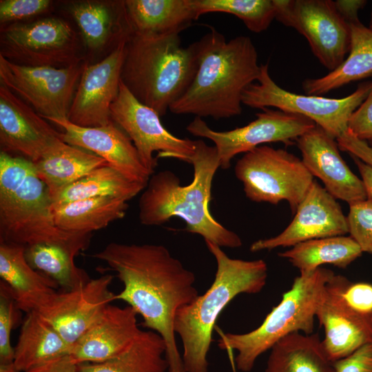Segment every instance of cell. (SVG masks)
I'll list each match as a JSON object with an SVG mask.
<instances>
[{
	"label": "cell",
	"instance_id": "obj_1",
	"mask_svg": "<svg viewBox=\"0 0 372 372\" xmlns=\"http://www.w3.org/2000/svg\"><path fill=\"white\" fill-rule=\"evenodd\" d=\"M92 256L105 262L123 282L114 300L127 302L142 317V326L165 340L169 372H185L174 320L179 308L199 296L194 273L161 245L112 242Z\"/></svg>",
	"mask_w": 372,
	"mask_h": 372
},
{
	"label": "cell",
	"instance_id": "obj_2",
	"mask_svg": "<svg viewBox=\"0 0 372 372\" xmlns=\"http://www.w3.org/2000/svg\"><path fill=\"white\" fill-rule=\"evenodd\" d=\"M198 70L191 85L169 110L175 114H193L216 120L242 113V96L258 81L260 65L251 39L238 36L227 41L211 30L194 43Z\"/></svg>",
	"mask_w": 372,
	"mask_h": 372
},
{
	"label": "cell",
	"instance_id": "obj_3",
	"mask_svg": "<svg viewBox=\"0 0 372 372\" xmlns=\"http://www.w3.org/2000/svg\"><path fill=\"white\" fill-rule=\"evenodd\" d=\"M187 163L194 167V178L187 185H180L170 170L152 175L138 201L140 223L161 225L178 216L186 223L187 231L200 235L205 242L220 247H241L239 236L218 223L209 211L213 178L220 167L216 148L196 140L194 152Z\"/></svg>",
	"mask_w": 372,
	"mask_h": 372
},
{
	"label": "cell",
	"instance_id": "obj_4",
	"mask_svg": "<svg viewBox=\"0 0 372 372\" xmlns=\"http://www.w3.org/2000/svg\"><path fill=\"white\" fill-rule=\"evenodd\" d=\"M52 199L34 163L22 156L0 153V242L25 248L38 244L63 247L76 257L86 249L92 234L59 228Z\"/></svg>",
	"mask_w": 372,
	"mask_h": 372
},
{
	"label": "cell",
	"instance_id": "obj_5",
	"mask_svg": "<svg viewBox=\"0 0 372 372\" xmlns=\"http://www.w3.org/2000/svg\"><path fill=\"white\" fill-rule=\"evenodd\" d=\"M205 243L216 262L214 280L203 295L179 308L174 320V331L183 344L185 372L208 371L207 355L221 312L238 295L260 292L267 278L268 268L263 260L231 258L218 245Z\"/></svg>",
	"mask_w": 372,
	"mask_h": 372
},
{
	"label": "cell",
	"instance_id": "obj_6",
	"mask_svg": "<svg viewBox=\"0 0 372 372\" xmlns=\"http://www.w3.org/2000/svg\"><path fill=\"white\" fill-rule=\"evenodd\" d=\"M197 70L194 43L183 47L178 33L133 32L126 41L121 79L138 101L162 116L187 91Z\"/></svg>",
	"mask_w": 372,
	"mask_h": 372
},
{
	"label": "cell",
	"instance_id": "obj_7",
	"mask_svg": "<svg viewBox=\"0 0 372 372\" xmlns=\"http://www.w3.org/2000/svg\"><path fill=\"white\" fill-rule=\"evenodd\" d=\"M333 275L331 270L322 267L300 273L258 327L245 333L221 332L218 347L236 350L237 369L249 372L260 355L285 336L296 332L312 334L325 286Z\"/></svg>",
	"mask_w": 372,
	"mask_h": 372
},
{
	"label": "cell",
	"instance_id": "obj_8",
	"mask_svg": "<svg viewBox=\"0 0 372 372\" xmlns=\"http://www.w3.org/2000/svg\"><path fill=\"white\" fill-rule=\"evenodd\" d=\"M234 174L249 200L273 205L286 200L292 213L314 180L302 159L263 145L245 153L236 162Z\"/></svg>",
	"mask_w": 372,
	"mask_h": 372
},
{
	"label": "cell",
	"instance_id": "obj_9",
	"mask_svg": "<svg viewBox=\"0 0 372 372\" xmlns=\"http://www.w3.org/2000/svg\"><path fill=\"white\" fill-rule=\"evenodd\" d=\"M258 83H252L244 91L242 103L251 108L276 107L282 112L299 114L322 128L337 139L347 130L353 112L366 99L372 81H366L350 95L341 99L291 92L280 87L271 79L269 64L260 65Z\"/></svg>",
	"mask_w": 372,
	"mask_h": 372
},
{
	"label": "cell",
	"instance_id": "obj_10",
	"mask_svg": "<svg viewBox=\"0 0 372 372\" xmlns=\"http://www.w3.org/2000/svg\"><path fill=\"white\" fill-rule=\"evenodd\" d=\"M0 55L16 64L65 68L81 61L75 32L65 21L44 18L1 25Z\"/></svg>",
	"mask_w": 372,
	"mask_h": 372
},
{
	"label": "cell",
	"instance_id": "obj_11",
	"mask_svg": "<svg viewBox=\"0 0 372 372\" xmlns=\"http://www.w3.org/2000/svg\"><path fill=\"white\" fill-rule=\"evenodd\" d=\"M85 64L81 61L65 68L31 67L0 55V83L42 118L68 119Z\"/></svg>",
	"mask_w": 372,
	"mask_h": 372
},
{
	"label": "cell",
	"instance_id": "obj_12",
	"mask_svg": "<svg viewBox=\"0 0 372 372\" xmlns=\"http://www.w3.org/2000/svg\"><path fill=\"white\" fill-rule=\"evenodd\" d=\"M275 19L293 28L309 42L312 52L330 72L345 59L351 44L349 24L331 0H273Z\"/></svg>",
	"mask_w": 372,
	"mask_h": 372
},
{
	"label": "cell",
	"instance_id": "obj_13",
	"mask_svg": "<svg viewBox=\"0 0 372 372\" xmlns=\"http://www.w3.org/2000/svg\"><path fill=\"white\" fill-rule=\"evenodd\" d=\"M311 120L299 115L265 108L247 125L229 131L211 129L200 117L196 116L186 130L189 133L209 139L214 143L220 167L228 169L234 156L247 153L265 143L282 142L291 145L300 136L315 127Z\"/></svg>",
	"mask_w": 372,
	"mask_h": 372
},
{
	"label": "cell",
	"instance_id": "obj_14",
	"mask_svg": "<svg viewBox=\"0 0 372 372\" xmlns=\"http://www.w3.org/2000/svg\"><path fill=\"white\" fill-rule=\"evenodd\" d=\"M112 120L130 138L141 161L152 175L158 158H174L188 161L194 152L195 141L180 138L164 127L159 114L138 101L121 79L118 94L110 106Z\"/></svg>",
	"mask_w": 372,
	"mask_h": 372
},
{
	"label": "cell",
	"instance_id": "obj_15",
	"mask_svg": "<svg viewBox=\"0 0 372 372\" xmlns=\"http://www.w3.org/2000/svg\"><path fill=\"white\" fill-rule=\"evenodd\" d=\"M128 39L117 43L100 62L85 64L68 113L70 122L81 127H95L112 121L110 106L118 94Z\"/></svg>",
	"mask_w": 372,
	"mask_h": 372
},
{
	"label": "cell",
	"instance_id": "obj_16",
	"mask_svg": "<svg viewBox=\"0 0 372 372\" xmlns=\"http://www.w3.org/2000/svg\"><path fill=\"white\" fill-rule=\"evenodd\" d=\"M349 223L335 198L313 180L290 224L280 234L254 242L251 252L293 247L309 240L344 236Z\"/></svg>",
	"mask_w": 372,
	"mask_h": 372
},
{
	"label": "cell",
	"instance_id": "obj_17",
	"mask_svg": "<svg viewBox=\"0 0 372 372\" xmlns=\"http://www.w3.org/2000/svg\"><path fill=\"white\" fill-rule=\"evenodd\" d=\"M113 278L105 274L90 278L72 290L58 292L39 313L72 347L114 300L116 294L110 289Z\"/></svg>",
	"mask_w": 372,
	"mask_h": 372
},
{
	"label": "cell",
	"instance_id": "obj_18",
	"mask_svg": "<svg viewBox=\"0 0 372 372\" xmlns=\"http://www.w3.org/2000/svg\"><path fill=\"white\" fill-rule=\"evenodd\" d=\"M296 141L307 169L335 199L351 205L368 198L362 180L343 160L335 138L316 125Z\"/></svg>",
	"mask_w": 372,
	"mask_h": 372
},
{
	"label": "cell",
	"instance_id": "obj_19",
	"mask_svg": "<svg viewBox=\"0 0 372 372\" xmlns=\"http://www.w3.org/2000/svg\"><path fill=\"white\" fill-rule=\"evenodd\" d=\"M45 119L3 84L0 85L1 151L37 162L60 138Z\"/></svg>",
	"mask_w": 372,
	"mask_h": 372
},
{
	"label": "cell",
	"instance_id": "obj_20",
	"mask_svg": "<svg viewBox=\"0 0 372 372\" xmlns=\"http://www.w3.org/2000/svg\"><path fill=\"white\" fill-rule=\"evenodd\" d=\"M47 120L63 130L60 138L65 143L104 158L108 165L129 180L147 184L151 174L143 164L130 138L113 121L105 126L85 127L65 118Z\"/></svg>",
	"mask_w": 372,
	"mask_h": 372
},
{
	"label": "cell",
	"instance_id": "obj_21",
	"mask_svg": "<svg viewBox=\"0 0 372 372\" xmlns=\"http://www.w3.org/2000/svg\"><path fill=\"white\" fill-rule=\"evenodd\" d=\"M130 306L110 304L100 318L74 343L70 355L78 364L101 363L125 351L141 329Z\"/></svg>",
	"mask_w": 372,
	"mask_h": 372
},
{
	"label": "cell",
	"instance_id": "obj_22",
	"mask_svg": "<svg viewBox=\"0 0 372 372\" xmlns=\"http://www.w3.org/2000/svg\"><path fill=\"white\" fill-rule=\"evenodd\" d=\"M316 319L324 331L322 347L332 362L344 358L372 343L371 318L350 309L327 283Z\"/></svg>",
	"mask_w": 372,
	"mask_h": 372
},
{
	"label": "cell",
	"instance_id": "obj_23",
	"mask_svg": "<svg viewBox=\"0 0 372 372\" xmlns=\"http://www.w3.org/2000/svg\"><path fill=\"white\" fill-rule=\"evenodd\" d=\"M0 276L10 288L19 309L41 312L54 300L58 284L27 262L25 247L0 242Z\"/></svg>",
	"mask_w": 372,
	"mask_h": 372
},
{
	"label": "cell",
	"instance_id": "obj_24",
	"mask_svg": "<svg viewBox=\"0 0 372 372\" xmlns=\"http://www.w3.org/2000/svg\"><path fill=\"white\" fill-rule=\"evenodd\" d=\"M33 163L37 176L47 186L51 199L94 169L108 165L104 158L61 139Z\"/></svg>",
	"mask_w": 372,
	"mask_h": 372
},
{
	"label": "cell",
	"instance_id": "obj_25",
	"mask_svg": "<svg viewBox=\"0 0 372 372\" xmlns=\"http://www.w3.org/2000/svg\"><path fill=\"white\" fill-rule=\"evenodd\" d=\"M124 3L133 32L136 33L180 34L198 18L192 0H126Z\"/></svg>",
	"mask_w": 372,
	"mask_h": 372
},
{
	"label": "cell",
	"instance_id": "obj_26",
	"mask_svg": "<svg viewBox=\"0 0 372 372\" xmlns=\"http://www.w3.org/2000/svg\"><path fill=\"white\" fill-rule=\"evenodd\" d=\"M348 24L351 32L348 56L325 76L305 79L302 88L307 94L321 96L351 82L372 76V30L360 21Z\"/></svg>",
	"mask_w": 372,
	"mask_h": 372
},
{
	"label": "cell",
	"instance_id": "obj_27",
	"mask_svg": "<svg viewBox=\"0 0 372 372\" xmlns=\"http://www.w3.org/2000/svg\"><path fill=\"white\" fill-rule=\"evenodd\" d=\"M72 347L38 311L26 313L17 343L14 363L24 372L50 360L70 354Z\"/></svg>",
	"mask_w": 372,
	"mask_h": 372
},
{
	"label": "cell",
	"instance_id": "obj_28",
	"mask_svg": "<svg viewBox=\"0 0 372 372\" xmlns=\"http://www.w3.org/2000/svg\"><path fill=\"white\" fill-rule=\"evenodd\" d=\"M127 201L112 196H99L52 205L55 225L61 229L79 234H92L123 218Z\"/></svg>",
	"mask_w": 372,
	"mask_h": 372
},
{
	"label": "cell",
	"instance_id": "obj_29",
	"mask_svg": "<svg viewBox=\"0 0 372 372\" xmlns=\"http://www.w3.org/2000/svg\"><path fill=\"white\" fill-rule=\"evenodd\" d=\"M270 350L265 372H335L316 333H293Z\"/></svg>",
	"mask_w": 372,
	"mask_h": 372
},
{
	"label": "cell",
	"instance_id": "obj_30",
	"mask_svg": "<svg viewBox=\"0 0 372 372\" xmlns=\"http://www.w3.org/2000/svg\"><path fill=\"white\" fill-rule=\"evenodd\" d=\"M362 253L358 242L351 236L344 235L304 241L278 256L298 269L300 273H307L323 265L345 269Z\"/></svg>",
	"mask_w": 372,
	"mask_h": 372
},
{
	"label": "cell",
	"instance_id": "obj_31",
	"mask_svg": "<svg viewBox=\"0 0 372 372\" xmlns=\"http://www.w3.org/2000/svg\"><path fill=\"white\" fill-rule=\"evenodd\" d=\"M166 344L157 332L143 331L116 357L101 363L79 364L80 372H169Z\"/></svg>",
	"mask_w": 372,
	"mask_h": 372
},
{
	"label": "cell",
	"instance_id": "obj_32",
	"mask_svg": "<svg viewBox=\"0 0 372 372\" xmlns=\"http://www.w3.org/2000/svg\"><path fill=\"white\" fill-rule=\"evenodd\" d=\"M146 185L129 180L107 165L94 169L62 189L52 198V205L99 196H112L127 201L143 191Z\"/></svg>",
	"mask_w": 372,
	"mask_h": 372
},
{
	"label": "cell",
	"instance_id": "obj_33",
	"mask_svg": "<svg viewBox=\"0 0 372 372\" xmlns=\"http://www.w3.org/2000/svg\"><path fill=\"white\" fill-rule=\"evenodd\" d=\"M70 12L76 21L85 44L91 50L103 48L113 28L132 29L125 6L117 14L102 3L84 1L72 3Z\"/></svg>",
	"mask_w": 372,
	"mask_h": 372
},
{
	"label": "cell",
	"instance_id": "obj_34",
	"mask_svg": "<svg viewBox=\"0 0 372 372\" xmlns=\"http://www.w3.org/2000/svg\"><path fill=\"white\" fill-rule=\"evenodd\" d=\"M29 265L54 280L63 291L72 290L87 282L86 272L77 267L75 257L61 247L38 244L25 248Z\"/></svg>",
	"mask_w": 372,
	"mask_h": 372
},
{
	"label": "cell",
	"instance_id": "obj_35",
	"mask_svg": "<svg viewBox=\"0 0 372 372\" xmlns=\"http://www.w3.org/2000/svg\"><path fill=\"white\" fill-rule=\"evenodd\" d=\"M198 17L209 12L233 14L251 32L266 30L276 17L273 0H192Z\"/></svg>",
	"mask_w": 372,
	"mask_h": 372
},
{
	"label": "cell",
	"instance_id": "obj_36",
	"mask_svg": "<svg viewBox=\"0 0 372 372\" xmlns=\"http://www.w3.org/2000/svg\"><path fill=\"white\" fill-rule=\"evenodd\" d=\"M8 286L0 281V363L14 362L11 331L20 320V311Z\"/></svg>",
	"mask_w": 372,
	"mask_h": 372
},
{
	"label": "cell",
	"instance_id": "obj_37",
	"mask_svg": "<svg viewBox=\"0 0 372 372\" xmlns=\"http://www.w3.org/2000/svg\"><path fill=\"white\" fill-rule=\"evenodd\" d=\"M327 284L350 309L360 315L371 318L372 284L351 282L347 278L335 274Z\"/></svg>",
	"mask_w": 372,
	"mask_h": 372
},
{
	"label": "cell",
	"instance_id": "obj_38",
	"mask_svg": "<svg viewBox=\"0 0 372 372\" xmlns=\"http://www.w3.org/2000/svg\"><path fill=\"white\" fill-rule=\"evenodd\" d=\"M350 236L362 252L372 254V200L349 205L347 216Z\"/></svg>",
	"mask_w": 372,
	"mask_h": 372
},
{
	"label": "cell",
	"instance_id": "obj_39",
	"mask_svg": "<svg viewBox=\"0 0 372 372\" xmlns=\"http://www.w3.org/2000/svg\"><path fill=\"white\" fill-rule=\"evenodd\" d=\"M50 4L49 0H1V24H8L43 13L48 10Z\"/></svg>",
	"mask_w": 372,
	"mask_h": 372
},
{
	"label": "cell",
	"instance_id": "obj_40",
	"mask_svg": "<svg viewBox=\"0 0 372 372\" xmlns=\"http://www.w3.org/2000/svg\"><path fill=\"white\" fill-rule=\"evenodd\" d=\"M347 130L360 140L372 141V87L366 99L350 116Z\"/></svg>",
	"mask_w": 372,
	"mask_h": 372
},
{
	"label": "cell",
	"instance_id": "obj_41",
	"mask_svg": "<svg viewBox=\"0 0 372 372\" xmlns=\"http://www.w3.org/2000/svg\"><path fill=\"white\" fill-rule=\"evenodd\" d=\"M335 372H372V343L333 362Z\"/></svg>",
	"mask_w": 372,
	"mask_h": 372
},
{
	"label": "cell",
	"instance_id": "obj_42",
	"mask_svg": "<svg viewBox=\"0 0 372 372\" xmlns=\"http://www.w3.org/2000/svg\"><path fill=\"white\" fill-rule=\"evenodd\" d=\"M339 148L372 167V147L347 130L337 139Z\"/></svg>",
	"mask_w": 372,
	"mask_h": 372
},
{
	"label": "cell",
	"instance_id": "obj_43",
	"mask_svg": "<svg viewBox=\"0 0 372 372\" xmlns=\"http://www.w3.org/2000/svg\"><path fill=\"white\" fill-rule=\"evenodd\" d=\"M24 372H80L79 364L70 354L59 356Z\"/></svg>",
	"mask_w": 372,
	"mask_h": 372
},
{
	"label": "cell",
	"instance_id": "obj_44",
	"mask_svg": "<svg viewBox=\"0 0 372 372\" xmlns=\"http://www.w3.org/2000/svg\"><path fill=\"white\" fill-rule=\"evenodd\" d=\"M366 2L364 0H337L334 4L343 19L350 23L360 21L358 12L364 7Z\"/></svg>",
	"mask_w": 372,
	"mask_h": 372
},
{
	"label": "cell",
	"instance_id": "obj_45",
	"mask_svg": "<svg viewBox=\"0 0 372 372\" xmlns=\"http://www.w3.org/2000/svg\"><path fill=\"white\" fill-rule=\"evenodd\" d=\"M356 165L361 176L368 198L372 200V167L358 158L357 157L350 155Z\"/></svg>",
	"mask_w": 372,
	"mask_h": 372
},
{
	"label": "cell",
	"instance_id": "obj_46",
	"mask_svg": "<svg viewBox=\"0 0 372 372\" xmlns=\"http://www.w3.org/2000/svg\"><path fill=\"white\" fill-rule=\"evenodd\" d=\"M0 372H21L16 367L14 362L10 363H0Z\"/></svg>",
	"mask_w": 372,
	"mask_h": 372
},
{
	"label": "cell",
	"instance_id": "obj_47",
	"mask_svg": "<svg viewBox=\"0 0 372 372\" xmlns=\"http://www.w3.org/2000/svg\"><path fill=\"white\" fill-rule=\"evenodd\" d=\"M369 28L372 30V11L371 12L370 21Z\"/></svg>",
	"mask_w": 372,
	"mask_h": 372
},
{
	"label": "cell",
	"instance_id": "obj_48",
	"mask_svg": "<svg viewBox=\"0 0 372 372\" xmlns=\"http://www.w3.org/2000/svg\"><path fill=\"white\" fill-rule=\"evenodd\" d=\"M369 145H370V146L372 147V141H369Z\"/></svg>",
	"mask_w": 372,
	"mask_h": 372
},
{
	"label": "cell",
	"instance_id": "obj_49",
	"mask_svg": "<svg viewBox=\"0 0 372 372\" xmlns=\"http://www.w3.org/2000/svg\"><path fill=\"white\" fill-rule=\"evenodd\" d=\"M371 321H372V316H371Z\"/></svg>",
	"mask_w": 372,
	"mask_h": 372
}]
</instances>
